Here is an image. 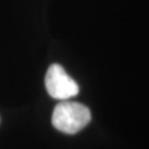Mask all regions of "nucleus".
I'll return each instance as SVG.
<instances>
[{
    "mask_svg": "<svg viewBox=\"0 0 149 149\" xmlns=\"http://www.w3.org/2000/svg\"><path fill=\"white\" fill-rule=\"evenodd\" d=\"M91 122L90 109L80 103L62 102L52 114V125L65 134H76Z\"/></svg>",
    "mask_w": 149,
    "mask_h": 149,
    "instance_id": "f257e3e1",
    "label": "nucleus"
},
{
    "mask_svg": "<svg viewBox=\"0 0 149 149\" xmlns=\"http://www.w3.org/2000/svg\"><path fill=\"white\" fill-rule=\"evenodd\" d=\"M45 87L55 100H69L77 95L79 85L60 64H52L45 74Z\"/></svg>",
    "mask_w": 149,
    "mask_h": 149,
    "instance_id": "f03ea898",
    "label": "nucleus"
}]
</instances>
